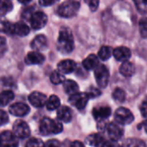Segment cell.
Listing matches in <instances>:
<instances>
[{"mask_svg": "<svg viewBox=\"0 0 147 147\" xmlns=\"http://www.w3.org/2000/svg\"><path fill=\"white\" fill-rule=\"evenodd\" d=\"M74 37L71 30L67 28H62L59 33L57 40V48L63 54H69L74 49Z\"/></svg>", "mask_w": 147, "mask_h": 147, "instance_id": "obj_1", "label": "cell"}, {"mask_svg": "<svg viewBox=\"0 0 147 147\" xmlns=\"http://www.w3.org/2000/svg\"><path fill=\"white\" fill-rule=\"evenodd\" d=\"M62 125L57 120H54L49 118H44L41 120L39 125L40 133L48 136L52 134H58L62 131Z\"/></svg>", "mask_w": 147, "mask_h": 147, "instance_id": "obj_2", "label": "cell"}, {"mask_svg": "<svg viewBox=\"0 0 147 147\" xmlns=\"http://www.w3.org/2000/svg\"><path fill=\"white\" fill-rule=\"evenodd\" d=\"M80 9V3L77 0H67L57 9V13L62 18H72Z\"/></svg>", "mask_w": 147, "mask_h": 147, "instance_id": "obj_3", "label": "cell"}, {"mask_svg": "<svg viewBox=\"0 0 147 147\" xmlns=\"http://www.w3.org/2000/svg\"><path fill=\"white\" fill-rule=\"evenodd\" d=\"M94 76L100 88H106L109 81V71L105 65H98L94 69Z\"/></svg>", "mask_w": 147, "mask_h": 147, "instance_id": "obj_4", "label": "cell"}, {"mask_svg": "<svg viewBox=\"0 0 147 147\" xmlns=\"http://www.w3.org/2000/svg\"><path fill=\"white\" fill-rule=\"evenodd\" d=\"M114 119L119 125H129L134 120V116L128 108L119 107L114 113Z\"/></svg>", "mask_w": 147, "mask_h": 147, "instance_id": "obj_5", "label": "cell"}, {"mask_svg": "<svg viewBox=\"0 0 147 147\" xmlns=\"http://www.w3.org/2000/svg\"><path fill=\"white\" fill-rule=\"evenodd\" d=\"M0 147H18V139L14 132L5 131L0 134Z\"/></svg>", "mask_w": 147, "mask_h": 147, "instance_id": "obj_6", "label": "cell"}, {"mask_svg": "<svg viewBox=\"0 0 147 147\" xmlns=\"http://www.w3.org/2000/svg\"><path fill=\"white\" fill-rule=\"evenodd\" d=\"M90 98L88 97L87 93H76L73 95H70L69 97V103L74 106L75 107H76L79 110H82L86 107L88 100Z\"/></svg>", "mask_w": 147, "mask_h": 147, "instance_id": "obj_7", "label": "cell"}, {"mask_svg": "<svg viewBox=\"0 0 147 147\" xmlns=\"http://www.w3.org/2000/svg\"><path fill=\"white\" fill-rule=\"evenodd\" d=\"M13 132L19 138H26L30 135L29 125L24 120H17L13 125Z\"/></svg>", "mask_w": 147, "mask_h": 147, "instance_id": "obj_8", "label": "cell"}, {"mask_svg": "<svg viewBox=\"0 0 147 147\" xmlns=\"http://www.w3.org/2000/svg\"><path fill=\"white\" fill-rule=\"evenodd\" d=\"M48 21V18L46 14L42 11H36L33 13L30 17V24L32 29L37 30L42 29Z\"/></svg>", "mask_w": 147, "mask_h": 147, "instance_id": "obj_9", "label": "cell"}, {"mask_svg": "<svg viewBox=\"0 0 147 147\" xmlns=\"http://www.w3.org/2000/svg\"><path fill=\"white\" fill-rule=\"evenodd\" d=\"M107 134H108L110 139L113 140V141L119 140L124 134V131H123L122 127L119 125V124L113 123V122L107 124Z\"/></svg>", "mask_w": 147, "mask_h": 147, "instance_id": "obj_10", "label": "cell"}, {"mask_svg": "<svg viewBox=\"0 0 147 147\" xmlns=\"http://www.w3.org/2000/svg\"><path fill=\"white\" fill-rule=\"evenodd\" d=\"M10 113L16 117H24L30 113V107L28 105L23 102H18L12 104L9 108Z\"/></svg>", "mask_w": 147, "mask_h": 147, "instance_id": "obj_11", "label": "cell"}, {"mask_svg": "<svg viewBox=\"0 0 147 147\" xmlns=\"http://www.w3.org/2000/svg\"><path fill=\"white\" fill-rule=\"evenodd\" d=\"M47 96L40 92H33L29 96L30 103L35 107H42L47 103Z\"/></svg>", "mask_w": 147, "mask_h": 147, "instance_id": "obj_12", "label": "cell"}, {"mask_svg": "<svg viewBox=\"0 0 147 147\" xmlns=\"http://www.w3.org/2000/svg\"><path fill=\"white\" fill-rule=\"evenodd\" d=\"M113 55L116 60L119 61H125L130 59L131 55V52L128 48L121 46V47H117L116 49H114L113 51Z\"/></svg>", "mask_w": 147, "mask_h": 147, "instance_id": "obj_13", "label": "cell"}, {"mask_svg": "<svg viewBox=\"0 0 147 147\" xmlns=\"http://www.w3.org/2000/svg\"><path fill=\"white\" fill-rule=\"evenodd\" d=\"M58 70L62 74H70L73 73L76 68V63L75 61L66 59L58 63Z\"/></svg>", "mask_w": 147, "mask_h": 147, "instance_id": "obj_14", "label": "cell"}, {"mask_svg": "<svg viewBox=\"0 0 147 147\" xmlns=\"http://www.w3.org/2000/svg\"><path fill=\"white\" fill-rule=\"evenodd\" d=\"M45 61V57L42 54H41L39 51H31L27 54L25 57V61L27 64L30 65H37L42 64Z\"/></svg>", "mask_w": 147, "mask_h": 147, "instance_id": "obj_15", "label": "cell"}, {"mask_svg": "<svg viewBox=\"0 0 147 147\" xmlns=\"http://www.w3.org/2000/svg\"><path fill=\"white\" fill-rule=\"evenodd\" d=\"M31 48L36 51H42L47 49L48 47V40L47 37L43 35L36 36L31 42Z\"/></svg>", "mask_w": 147, "mask_h": 147, "instance_id": "obj_16", "label": "cell"}, {"mask_svg": "<svg viewBox=\"0 0 147 147\" xmlns=\"http://www.w3.org/2000/svg\"><path fill=\"white\" fill-rule=\"evenodd\" d=\"M57 118L59 120H61L64 123H69L73 118L72 110L67 106L60 107L57 109Z\"/></svg>", "mask_w": 147, "mask_h": 147, "instance_id": "obj_17", "label": "cell"}, {"mask_svg": "<svg viewBox=\"0 0 147 147\" xmlns=\"http://www.w3.org/2000/svg\"><path fill=\"white\" fill-rule=\"evenodd\" d=\"M111 109L109 107H99L93 110V115L98 121L104 120L111 115Z\"/></svg>", "mask_w": 147, "mask_h": 147, "instance_id": "obj_18", "label": "cell"}, {"mask_svg": "<svg viewBox=\"0 0 147 147\" xmlns=\"http://www.w3.org/2000/svg\"><path fill=\"white\" fill-rule=\"evenodd\" d=\"M119 71L122 76L125 77H130L135 73V66L133 63L128 61H123V63L121 64Z\"/></svg>", "mask_w": 147, "mask_h": 147, "instance_id": "obj_19", "label": "cell"}, {"mask_svg": "<svg viewBox=\"0 0 147 147\" xmlns=\"http://www.w3.org/2000/svg\"><path fill=\"white\" fill-rule=\"evenodd\" d=\"M99 65V59L95 55H88L83 61L82 66L87 70H93L97 67Z\"/></svg>", "mask_w": 147, "mask_h": 147, "instance_id": "obj_20", "label": "cell"}, {"mask_svg": "<svg viewBox=\"0 0 147 147\" xmlns=\"http://www.w3.org/2000/svg\"><path fill=\"white\" fill-rule=\"evenodd\" d=\"M63 88L66 92V94L69 95H73L79 92V86L78 84L72 80H66L63 82Z\"/></svg>", "mask_w": 147, "mask_h": 147, "instance_id": "obj_21", "label": "cell"}, {"mask_svg": "<svg viewBox=\"0 0 147 147\" xmlns=\"http://www.w3.org/2000/svg\"><path fill=\"white\" fill-rule=\"evenodd\" d=\"M30 33V28L24 23H17L13 24V34L19 36H25Z\"/></svg>", "mask_w": 147, "mask_h": 147, "instance_id": "obj_22", "label": "cell"}, {"mask_svg": "<svg viewBox=\"0 0 147 147\" xmlns=\"http://www.w3.org/2000/svg\"><path fill=\"white\" fill-rule=\"evenodd\" d=\"M14 99V93L11 90H5L0 93V107H5Z\"/></svg>", "mask_w": 147, "mask_h": 147, "instance_id": "obj_23", "label": "cell"}, {"mask_svg": "<svg viewBox=\"0 0 147 147\" xmlns=\"http://www.w3.org/2000/svg\"><path fill=\"white\" fill-rule=\"evenodd\" d=\"M104 141L105 139L100 134H92L88 138V144L94 147H101V144Z\"/></svg>", "mask_w": 147, "mask_h": 147, "instance_id": "obj_24", "label": "cell"}, {"mask_svg": "<svg viewBox=\"0 0 147 147\" xmlns=\"http://www.w3.org/2000/svg\"><path fill=\"white\" fill-rule=\"evenodd\" d=\"M65 77L63 76V74L61 73L59 70H55L51 73L50 75V82L55 84V85H59L65 82Z\"/></svg>", "mask_w": 147, "mask_h": 147, "instance_id": "obj_25", "label": "cell"}, {"mask_svg": "<svg viewBox=\"0 0 147 147\" xmlns=\"http://www.w3.org/2000/svg\"><path fill=\"white\" fill-rule=\"evenodd\" d=\"M60 105H61L60 99L56 95H51L48 99L47 103H46V107H47L48 110H50V111L58 109L60 107Z\"/></svg>", "mask_w": 147, "mask_h": 147, "instance_id": "obj_26", "label": "cell"}, {"mask_svg": "<svg viewBox=\"0 0 147 147\" xmlns=\"http://www.w3.org/2000/svg\"><path fill=\"white\" fill-rule=\"evenodd\" d=\"M12 3L11 0H0V16H4L12 10Z\"/></svg>", "mask_w": 147, "mask_h": 147, "instance_id": "obj_27", "label": "cell"}, {"mask_svg": "<svg viewBox=\"0 0 147 147\" xmlns=\"http://www.w3.org/2000/svg\"><path fill=\"white\" fill-rule=\"evenodd\" d=\"M121 147H146L144 142L138 138H128Z\"/></svg>", "mask_w": 147, "mask_h": 147, "instance_id": "obj_28", "label": "cell"}, {"mask_svg": "<svg viewBox=\"0 0 147 147\" xmlns=\"http://www.w3.org/2000/svg\"><path fill=\"white\" fill-rule=\"evenodd\" d=\"M113 49L111 47L109 46H102L100 48V49L99 50V53H98V56L99 58H100L102 61H106V60H108L111 56H112V54H113Z\"/></svg>", "mask_w": 147, "mask_h": 147, "instance_id": "obj_29", "label": "cell"}, {"mask_svg": "<svg viewBox=\"0 0 147 147\" xmlns=\"http://www.w3.org/2000/svg\"><path fill=\"white\" fill-rule=\"evenodd\" d=\"M113 98L116 102L122 103L125 100V93L121 88H116L113 93Z\"/></svg>", "mask_w": 147, "mask_h": 147, "instance_id": "obj_30", "label": "cell"}, {"mask_svg": "<svg viewBox=\"0 0 147 147\" xmlns=\"http://www.w3.org/2000/svg\"><path fill=\"white\" fill-rule=\"evenodd\" d=\"M13 24L9 22H1L0 23V31L6 34H13Z\"/></svg>", "mask_w": 147, "mask_h": 147, "instance_id": "obj_31", "label": "cell"}, {"mask_svg": "<svg viewBox=\"0 0 147 147\" xmlns=\"http://www.w3.org/2000/svg\"><path fill=\"white\" fill-rule=\"evenodd\" d=\"M138 11L141 13H147V0H134Z\"/></svg>", "mask_w": 147, "mask_h": 147, "instance_id": "obj_32", "label": "cell"}, {"mask_svg": "<svg viewBox=\"0 0 147 147\" xmlns=\"http://www.w3.org/2000/svg\"><path fill=\"white\" fill-rule=\"evenodd\" d=\"M25 147H44V143L39 138H32L27 141Z\"/></svg>", "mask_w": 147, "mask_h": 147, "instance_id": "obj_33", "label": "cell"}, {"mask_svg": "<svg viewBox=\"0 0 147 147\" xmlns=\"http://www.w3.org/2000/svg\"><path fill=\"white\" fill-rule=\"evenodd\" d=\"M138 28H139V33H140V35L143 37L146 38L147 37V18H142L139 21Z\"/></svg>", "mask_w": 147, "mask_h": 147, "instance_id": "obj_34", "label": "cell"}, {"mask_svg": "<svg viewBox=\"0 0 147 147\" xmlns=\"http://www.w3.org/2000/svg\"><path fill=\"white\" fill-rule=\"evenodd\" d=\"M87 94H88V97L91 98V99H94V98H96V97H98V96H100L101 94L100 91L98 88H95L94 87L89 88L88 92H87Z\"/></svg>", "mask_w": 147, "mask_h": 147, "instance_id": "obj_35", "label": "cell"}, {"mask_svg": "<svg viewBox=\"0 0 147 147\" xmlns=\"http://www.w3.org/2000/svg\"><path fill=\"white\" fill-rule=\"evenodd\" d=\"M8 121H9L8 114L5 111L0 110V126H2V125L7 124Z\"/></svg>", "mask_w": 147, "mask_h": 147, "instance_id": "obj_36", "label": "cell"}, {"mask_svg": "<svg viewBox=\"0 0 147 147\" xmlns=\"http://www.w3.org/2000/svg\"><path fill=\"white\" fill-rule=\"evenodd\" d=\"M86 2L88 3L89 9L92 11H95L99 7V4H100L99 0H86Z\"/></svg>", "mask_w": 147, "mask_h": 147, "instance_id": "obj_37", "label": "cell"}, {"mask_svg": "<svg viewBox=\"0 0 147 147\" xmlns=\"http://www.w3.org/2000/svg\"><path fill=\"white\" fill-rule=\"evenodd\" d=\"M44 147H61V144L56 139H50L44 144Z\"/></svg>", "mask_w": 147, "mask_h": 147, "instance_id": "obj_38", "label": "cell"}, {"mask_svg": "<svg viewBox=\"0 0 147 147\" xmlns=\"http://www.w3.org/2000/svg\"><path fill=\"white\" fill-rule=\"evenodd\" d=\"M101 147H120V146L117 144V141H113V140L107 141V140H105L103 142V144H101Z\"/></svg>", "mask_w": 147, "mask_h": 147, "instance_id": "obj_39", "label": "cell"}, {"mask_svg": "<svg viewBox=\"0 0 147 147\" xmlns=\"http://www.w3.org/2000/svg\"><path fill=\"white\" fill-rule=\"evenodd\" d=\"M140 112H141L142 116L147 119V100H144L142 103V105L140 107Z\"/></svg>", "mask_w": 147, "mask_h": 147, "instance_id": "obj_40", "label": "cell"}, {"mask_svg": "<svg viewBox=\"0 0 147 147\" xmlns=\"http://www.w3.org/2000/svg\"><path fill=\"white\" fill-rule=\"evenodd\" d=\"M55 2V0H39V3L42 6H49Z\"/></svg>", "mask_w": 147, "mask_h": 147, "instance_id": "obj_41", "label": "cell"}, {"mask_svg": "<svg viewBox=\"0 0 147 147\" xmlns=\"http://www.w3.org/2000/svg\"><path fill=\"white\" fill-rule=\"evenodd\" d=\"M68 147H85V146L81 141H74L71 144H69Z\"/></svg>", "mask_w": 147, "mask_h": 147, "instance_id": "obj_42", "label": "cell"}, {"mask_svg": "<svg viewBox=\"0 0 147 147\" xmlns=\"http://www.w3.org/2000/svg\"><path fill=\"white\" fill-rule=\"evenodd\" d=\"M5 42H6L5 38H4V37H2V36H0V48H1V47H4V46L5 45Z\"/></svg>", "mask_w": 147, "mask_h": 147, "instance_id": "obj_43", "label": "cell"}, {"mask_svg": "<svg viewBox=\"0 0 147 147\" xmlns=\"http://www.w3.org/2000/svg\"><path fill=\"white\" fill-rule=\"evenodd\" d=\"M18 1L22 4H28L30 2V0H18Z\"/></svg>", "mask_w": 147, "mask_h": 147, "instance_id": "obj_44", "label": "cell"}, {"mask_svg": "<svg viewBox=\"0 0 147 147\" xmlns=\"http://www.w3.org/2000/svg\"><path fill=\"white\" fill-rule=\"evenodd\" d=\"M144 131H145V132L147 133V120L144 123Z\"/></svg>", "mask_w": 147, "mask_h": 147, "instance_id": "obj_45", "label": "cell"}]
</instances>
